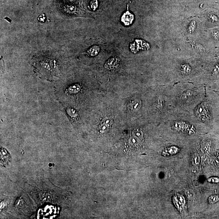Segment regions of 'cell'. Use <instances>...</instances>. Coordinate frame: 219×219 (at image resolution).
<instances>
[{"mask_svg":"<svg viewBox=\"0 0 219 219\" xmlns=\"http://www.w3.org/2000/svg\"><path fill=\"white\" fill-rule=\"evenodd\" d=\"M193 94H194V92L190 90L186 91L184 92L181 95V99L183 100H188V99L191 97Z\"/></svg>","mask_w":219,"mask_h":219,"instance_id":"9","label":"cell"},{"mask_svg":"<svg viewBox=\"0 0 219 219\" xmlns=\"http://www.w3.org/2000/svg\"><path fill=\"white\" fill-rule=\"evenodd\" d=\"M185 194L188 199H193L195 197V193L194 191L190 189H187L185 191Z\"/></svg>","mask_w":219,"mask_h":219,"instance_id":"10","label":"cell"},{"mask_svg":"<svg viewBox=\"0 0 219 219\" xmlns=\"http://www.w3.org/2000/svg\"><path fill=\"white\" fill-rule=\"evenodd\" d=\"M196 22L195 21H192L191 22L189 26L188 31L190 33H192L195 30V27H196Z\"/></svg>","mask_w":219,"mask_h":219,"instance_id":"14","label":"cell"},{"mask_svg":"<svg viewBox=\"0 0 219 219\" xmlns=\"http://www.w3.org/2000/svg\"><path fill=\"white\" fill-rule=\"evenodd\" d=\"M194 113L197 118L203 122L210 123L212 120L209 103L207 101H203L198 105L194 109Z\"/></svg>","mask_w":219,"mask_h":219,"instance_id":"1","label":"cell"},{"mask_svg":"<svg viewBox=\"0 0 219 219\" xmlns=\"http://www.w3.org/2000/svg\"><path fill=\"white\" fill-rule=\"evenodd\" d=\"M45 19V18L43 16H40L39 17V18H38V20H39V21H44V19Z\"/></svg>","mask_w":219,"mask_h":219,"instance_id":"22","label":"cell"},{"mask_svg":"<svg viewBox=\"0 0 219 219\" xmlns=\"http://www.w3.org/2000/svg\"><path fill=\"white\" fill-rule=\"evenodd\" d=\"M91 8L93 10H95L97 8L98 6V2L97 0H93L91 3Z\"/></svg>","mask_w":219,"mask_h":219,"instance_id":"21","label":"cell"},{"mask_svg":"<svg viewBox=\"0 0 219 219\" xmlns=\"http://www.w3.org/2000/svg\"><path fill=\"white\" fill-rule=\"evenodd\" d=\"M208 202L211 204H214L218 202L219 201V197L218 195H212L209 196L208 198Z\"/></svg>","mask_w":219,"mask_h":219,"instance_id":"11","label":"cell"},{"mask_svg":"<svg viewBox=\"0 0 219 219\" xmlns=\"http://www.w3.org/2000/svg\"><path fill=\"white\" fill-rule=\"evenodd\" d=\"M100 50V47L98 46H94L88 51L87 52L91 56H94L98 55Z\"/></svg>","mask_w":219,"mask_h":219,"instance_id":"7","label":"cell"},{"mask_svg":"<svg viewBox=\"0 0 219 219\" xmlns=\"http://www.w3.org/2000/svg\"><path fill=\"white\" fill-rule=\"evenodd\" d=\"M191 68L190 66L188 64H183L180 67V71L181 73L184 75H187L190 72Z\"/></svg>","mask_w":219,"mask_h":219,"instance_id":"8","label":"cell"},{"mask_svg":"<svg viewBox=\"0 0 219 219\" xmlns=\"http://www.w3.org/2000/svg\"><path fill=\"white\" fill-rule=\"evenodd\" d=\"M80 90V86L77 84L73 85L71 87L69 88V91L71 93H76L79 91Z\"/></svg>","mask_w":219,"mask_h":219,"instance_id":"13","label":"cell"},{"mask_svg":"<svg viewBox=\"0 0 219 219\" xmlns=\"http://www.w3.org/2000/svg\"><path fill=\"white\" fill-rule=\"evenodd\" d=\"M208 181L211 183H219V178L216 177H211L208 179Z\"/></svg>","mask_w":219,"mask_h":219,"instance_id":"19","label":"cell"},{"mask_svg":"<svg viewBox=\"0 0 219 219\" xmlns=\"http://www.w3.org/2000/svg\"><path fill=\"white\" fill-rule=\"evenodd\" d=\"M119 62V59L118 58L113 57L108 60L104 65L106 69L108 70H111L115 69L118 66Z\"/></svg>","mask_w":219,"mask_h":219,"instance_id":"2","label":"cell"},{"mask_svg":"<svg viewBox=\"0 0 219 219\" xmlns=\"http://www.w3.org/2000/svg\"><path fill=\"white\" fill-rule=\"evenodd\" d=\"M141 102L139 100H137L135 101L133 106V108L134 109H138L141 107Z\"/></svg>","mask_w":219,"mask_h":219,"instance_id":"20","label":"cell"},{"mask_svg":"<svg viewBox=\"0 0 219 219\" xmlns=\"http://www.w3.org/2000/svg\"><path fill=\"white\" fill-rule=\"evenodd\" d=\"M133 15L128 11L124 14L122 17V21L124 23L125 25H130L133 22Z\"/></svg>","mask_w":219,"mask_h":219,"instance_id":"4","label":"cell"},{"mask_svg":"<svg viewBox=\"0 0 219 219\" xmlns=\"http://www.w3.org/2000/svg\"><path fill=\"white\" fill-rule=\"evenodd\" d=\"M52 63V61L49 62L48 59H46L41 61V62L39 63L40 65L38 66V67L40 68V69L42 70L43 72L45 71V73H46L48 71H50V70H51V68H52L51 64Z\"/></svg>","mask_w":219,"mask_h":219,"instance_id":"3","label":"cell"},{"mask_svg":"<svg viewBox=\"0 0 219 219\" xmlns=\"http://www.w3.org/2000/svg\"><path fill=\"white\" fill-rule=\"evenodd\" d=\"M173 203L175 204V206L177 207L178 210L179 211H180L181 209V208H180V205L179 204V201H178V199H177V196H175L173 198Z\"/></svg>","mask_w":219,"mask_h":219,"instance_id":"18","label":"cell"},{"mask_svg":"<svg viewBox=\"0 0 219 219\" xmlns=\"http://www.w3.org/2000/svg\"><path fill=\"white\" fill-rule=\"evenodd\" d=\"M177 199H178V201L180 204V205H184L185 204V199L184 197H183V195H180V194H178L177 196Z\"/></svg>","mask_w":219,"mask_h":219,"instance_id":"15","label":"cell"},{"mask_svg":"<svg viewBox=\"0 0 219 219\" xmlns=\"http://www.w3.org/2000/svg\"><path fill=\"white\" fill-rule=\"evenodd\" d=\"M109 128L106 126L102 123L99 126V131L101 133H104L107 132L109 130Z\"/></svg>","mask_w":219,"mask_h":219,"instance_id":"16","label":"cell"},{"mask_svg":"<svg viewBox=\"0 0 219 219\" xmlns=\"http://www.w3.org/2000/svg\"><path fill=\"white\" fill-rule=\"evenodd\" d=\"M213 92H214L215 93H216L217 94L219 97V91L213 90Z\"/></svg>","mask_w":219,"mask_h":219,"instance_id":"23","label":"cell"},{"mask_svg":"<svg viewBox=\"0 0 219 219\" xmlns=\"http://www.w3.org/2000/svg\"><path fill=\"white\" fill-rule=\"evenodd\" d=\"M133 133V135L136 137L140 139L142 138L143 133H142V131L141 130H139V129H136V130H134Z\"/></svg>","mask_w":219,"mask_h":219,"instance_id":"17","label":"cell"},{"mask_svg":"<svg viewBox=\"0 0 219 219\" xmlns=\"http://www.w3.org/2000/svg\"><path fill=\"white\" fill-rule=\"evenodd\" d=\"M188 126V125L185 122L183 121H177L174 123L173 127L176 130H178V131H181V130H184V129H185Z\"/></svg>","mask_w":219,"mask_h":219,"instance_id":"6","label":"cell"},{"mask_svg":"<svg viewBox=\"0 0 219 219\" xmlns=\"http://www.w3.org/2000/svg\"><path fill=\"white\" fill-rule=\"evenodd\" d=\"M103 124L106 126H107L110 128V127L112 125L113 123V119L110 117H106L104 118L103 119V121H102Z\"/></svg>","mask_w":219,"mask_h":219,"instance_id":"12","label":"cell"},{"mask_svg":"<svg viewBox=\"0 0 219 219\" xmlns=\"http://www.w3.org/2000/svg\"><path fill=\"white\" fill-rule=\"evenodd\" d=\"M179 151V148L175 146H172L165 149L163 152V155L170 156L174 155L178 153Z\"/></svg>","mask_w":219,"mask_h":219,"instance_id":"5","label":"cell"}]
</instances>
